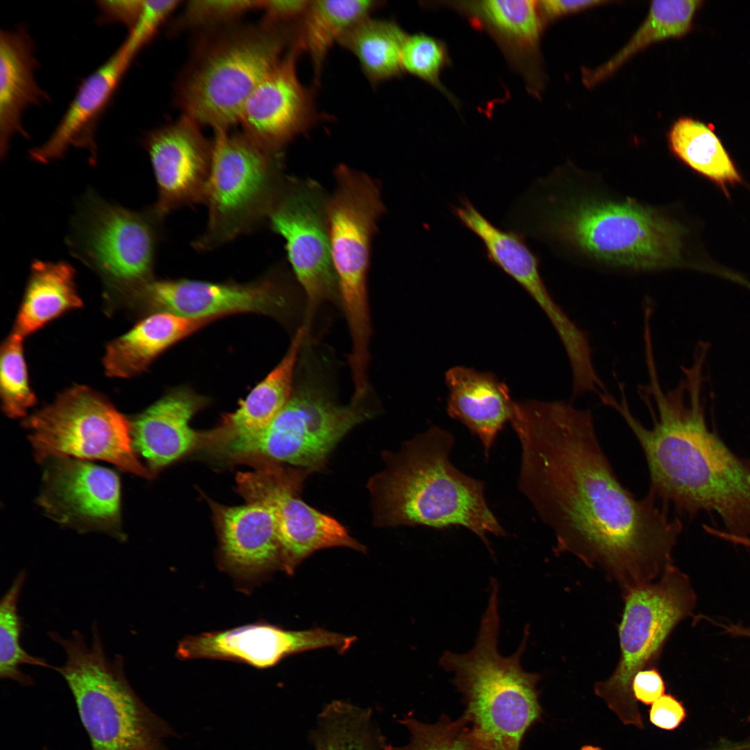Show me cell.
<instances>
[{"instance_id":"ab89813d","label":"cell","mask_w":750,"mask_h":750,"mask_svg":"<svg viewBox=\"0 0 750 750\" xmlns=\"http://www.w3.org/2000/svg\"><path fill=\"white\" fill-rule=\"evenodd\" d=\"M309 3L308 0H262L260 10L264 15L261 21L271 25L297 24Z\"/></svg>"},{"instance_id":"836d02e7","label":"cell","mask_w":750,"mask_h":750,"mask_svg":"<svg viewBox=\"0 0 750 750\" xmlns=\"http://www.w3.org/2000/svg\"><path fill=\"white\" fill-rule=\"evenodd\" d=\"M310 740L315 750H392L371 709L341 700L323 707Z\"/></svg>"},{"instance_id":"f546056e","label":"cell","mask_w":750,"mask_h":750,"mask_svg":"<svg viewBox=\"0 0 750 750\" xmlns=\"http://www.w3.org/2000/svg\"><path fill=\"white\" fill-rule=\"evenodd\" d=\"M381 3L369 0L310 1L297 24L296 40L310 58L316 86L331 47Z\"/></svg>"},{"instance_id":"83f0119b","label":"cell","mask_w":750,"mask_h":750,"mask_svg":"<svg viewBox=\"0 0 750 750\" xmlns=\"http://www.w3.org/2000/svg\"><path fill=\"white\" fill-rule=\"evenodd\" d=\"M215 319L154 313L108 347L103 360L106 372L119 378L137 374L170 346Z\"/></svg>"},{"instance_id":"277c9868","label":"cell","mask_w":750,"mask_h":750,"mask_svg":"<svg viewBox=\"0 0 750 750\" xmlns=\"http://www.w3.org/2000/svg\"><path fill=\"white\" fill-rule=\"evenodd\" d=\"M499 583L491 578L486 608L477 637L466 653L445 651L440 666L453 674L462 695V714L486 750H520L527 731L542 717L538 683L540 673L522 667V658L529 638V626L517 649L508 656L498 649L500 628Z\"/></svg>"},{"instance_id":"1f68e13d","label":"cell","mask_w":750,"mask_h":750,"mask_svg":"<svg viewBox=\"0 0 750 750\" xmlns=\"http://www.w3.org/2000/svg\"><path fill=\"white\" fill-rule=\"evenodd\" d=\"M701 1L662 0L651 2L648 14L628 42L615 55L594 69H583L582 80L588 88L608 78L627 60L651 44L683 36L690 29Z\"/></svg>"},{"instance_id":"b9f144b4","label":"cell","mask_w":750,"mask_h":750,"mask_svg":"<svg viewBox=\"0 0 750 750\" xmlns=\"http://www.w3.org/2000/svg\"><path fill=\"white\" fill-rule=\"evenodd\" d=\"M649 717V721L655 726L672 731L685 720L686 710L683 703L675 697L665 694L651 705Z\"/></svg>"},{"instance_id":"f6af8a7d","label":"cell","mask_w":750,"mask_h":750,"mask_svg":"<svg viewBox=\"0 0 750 750\" xmlns=\"http://www.w3.org/2000/svg\"><path fill=\"white\" fill-rule=\"evenodd\" d=\"M731 633L735 637L750 638V626H744L740 623L734 624L731 628ZM749 717L750 719V715Z\"/></svg>"},{"instance_id":"7a4b0ae2","label":"cell","mask_w":750,"mask_h":750,"mask_svg":"<svg viewBox=\"0 0 750 750\" xmlns=\"http://www.w3.org/2000/svg\"><path fill=\"white\" fill-rule=\"evenodd\" d=\"M705 364L694 358L668 391L660 384L656 365L647 367L648 382L638 391L651 414V428L632 414L625 391L619 398L610 396L605 405L619 414L638 440L648 465L649 494L690 517L715 512L729 535L747 538L750 467L707 426L701 400Z\"/></svg>"},{"instance_id":"f35d334b","label":"cell","mask_w":750,"mask_h":750,"mask_svg":"<svg viewBox=\"0 0 750 750\" xmlns=\"http://www.w3.org/2000/svg\"><path fill=\"white\" fill-rule=\"evenodd\" d=\"M444 44L424 33L407 34L403 44L401 62L406 72L445 93L440 75L448 62Z\"/></svg>"},{"instance_id":"ffe728a7","label":"cell","mask_w":750,"mask_h":750,"mask_svg":"<svg viewBox=\"0 0 750 750\" xmlns=\"http://www.w3.org/2000/svg\"><path fill=\"white\" fill-rule=\"evenodd\" d=\"M355 636L322 628L289 631L263 622L190 635L178 643L181 659L208 658L243 662L258 669L276 665L294 653L324 647L340 653L350 648Z\"/></svg>"},{"instance_id":"8d00e7d4","label":"cell","mask_w":750,"mask_h":750,"mask_svg":"<svg viewBox=\"0 0 750 750\" xmlns=\"http://www.w3.org/2000/svg\"><path fill=\"white\" fill-rule=\"evenodd\" d=\"M22 340L13 332L1 349V398L3 410L10 417H23L35 401L28 384Z\"/></svg>"},{"instance_id":"7bdbcfd3","label":"cell","mask_w":750,"mask_h":750,"mask_svg":"<svg viewBox=\"0 0 750 750\" xmlns=\"http://www.w3.org/2000/svg\"><path fill=\"white\" fill-rule=\"evenodd\" d=\"M666 685L657 667L638 672L632 681V692L636 700L645 705H652L665 694Z\"/></svg>"},{"instance_id":"6da1fadb","label":"cell","mask_w":750,"mask_h":750,"mask_svg":"<svg viewBox=\"0 0 750 750\" xmlns=\"http://www.w3.org/2000/svg\"><path fill=\"white\" fill-rule=\"evenodd\" d=\"M510 424L521 460L517 485L567 553L615 583L622 595L674 565L683 525L651 494L621 484L588 409L560 401H517Z\"/></svg>"},{"instance_id":"d6986e66","label":"cell","mask_w":750,"mask_h":750,"mask_svg":"<svg viewBox=\"0 0 750 750\" xmlns=\"http://www.w3.org/2000/svg\"><path fill=\"white\" fill-rule=\"evenodd\" d=\"M120 484L112 471L56 458L47 469L39 503L54 520L81 531L119 535Z\"/></svg>"},{"instance_id":"30bf717a","label":"cell","mask_w":750,"mask_h":750,"mask_svg":"<svg viewBox=\"0 0 750 750\" xmlns=\"http://www.w3.org/2000/svg\"><path fill=\"white\" fill-rule=\"evenodd\" d=\"M617 631L620 656L612 674L594 684V693L625 725L643 729L632 681L640 671L657 667L665 643L680 622L690 616L697 596L688 575L674 565L653 582L622 595Z\"/></svg>"},{"instance_id":"60d3db41","label":"cell","mask_w":750,"mask_h":750,"mask_svg":"<svg viewBox=\"0 0 750 750\" xmlns=\"http://www.w3.org/2000/svg\"><path fill=\"white\" fill-rule=\"evenodd\" d=\"M99 22L121 23L132 30L138 24L143 7V1H97Z\"/></svg>"},{"instance_id":"2e32d148","label":"cell","mask_w":750,"mask_h":750,"mask_svg":"<svg viewBox=\"0 0 750 750\" xmlns=\"http://www.w3.org/2000/svg\"><path fill=\"white\" fill-rule=\"evenodd\" d=\"M149 306L189 318L254 312L283 317L292 306L290 288L278 273L250 283L152 280L135 294Z\"/></svg>"},{"instance_id":"9a60e30c","label":"cell","mask_w":750,"mask_h":750,"mask_svg":"<svg viewBox=\"0 0 750 750\" xmlns=\"http://www.w3.org/2000/svg\"><path fill=\"white\" fill-rule=\"evenodd\" d=\"M253 467V471L238 474L237 490L247 502L260 503L272 513L281 546L282 569L287 574H292L303 560L322 549L343 547L366 551L336 519L299 498L306 471L290 470L271 462Z\"/></svg>"},{"instance_id":"f1b7e54d","label":"cell","mask_w":750,"mask_h":750,"mask_svg":"<svg viewBox=\"0 0 750 750\" xmlns=\"http://www.w3.org/2000/svg\"><path fill=\"white\" fill-rule=\"evenodd\" d=\"M82 304L76 288L75 271L70 264L35 260L14 332L22 337L29 335Z\"/></svg>"},{"instance_id":"e0dca14e","label":"cell","mask_w":750,"mask_h":750,"mask_svg":"<svg viewBox=\"0 0 750 750\" xmlns=\"http://www.w3.org/2000/svg\"><path fill=\"white\" fill-rule=\"evenodd\" d=\"M141 144L149 157L158 189L153 211L161 219L178 208L206 201L212 141L200 125L183 115L144 134Z\"/></svg>"},{"instance_id":"52a82bcc","label":"cell","mask_w":750,"mask_h":750,"mask_svg":"<svg viewBox=\"0 0 750 750\" xmlns=\"http://www.w3.org/2000/svg\"><path fill=\"white\" fill-rule=\"evenodd\" d=\"M543 211L544 234L600 262L639 271L684 265L686 228L632 199H587Z\"/></svg>"},{"instance_id":"603a6c76","label":"cell","mask_w":750,"mask_h":750,"mask_svg":"<svg viewBox=\"0 0 750 750\" xmlns=\"http://www.w3.org/2000/svg\"><path fill=\"white\" fill-rule=\"evenodd\" d=\"M472 24L487 31L499 44L528 88L540 85L539 45L544 20L538 1L487 0L449 2Z\"/></svg>"},{"instance_id":"5b68a950","label":"cell","mask_w":750,"mask_h":750,"mask_svg":"<svg viewBox=\"0 0 750 750\" xmlns=\"http://www.w3.org/2000/svg\"><path fill=\"white\" fill-rule=\"evenodd\" d=\"M295 40V25L262 21L203 32L177 83L176 101L183 115L200 126L228 131Z\"/></svg>"},{"instance_id":"484cf974","label":"cell","mask_w":750,"mask_h":750,"mask_svg":"<svg viewBox=\"0 0 750 750\" xmlns=\"http://www.w3.org/2000/svg\"><path fill=\"white\" fill-rule=\"evenodd\" d=\"M306 336L303 326L298 328L278 365L250 392L235 412L223 416L216 428L203 433V447L216 452L228 442L257 434L270 424L292 395L295 368Z\"/></svg>"},{"instance_id":"4316f807","label":"cell","mask_w":750,"mask_h":750,"mask_svg":"<svg viewBox=\"0 0 750 750\" xmlns=\"http://www.w3.org/2000/svg\"><path fill=\"white\" fill-rule=\"evenodd\" d=\"M38 66L33 40L19 26L0 32V157L4 159L16 135L28 138L22 117L29 107L49 100L35 77Z\"/></svg>"},{"instance_id":"e575fe53","label":"cell","mask_w":750,"mask_h":750,"mask_svg":"<svg viewBox=\"0 0 750 750\" xmlns=\"http://www.w3.org/2000/svg\"><path fill=\"white\" fill-rule=\"evenodd\" d=\"M26 579V572L17 574L0 603V677L17 682L23 686L33 684L31 676L19 668L22 665L53 669L47 661L27 653L22 647V623L18 613V601Z\"/></svg>"},{"instance_id":"8fae6325","label":"cell","mask_w":750,"mask_h":750,"mask_svg":"<svg viewBox=\"0 0 750 750\" xmlns=\"http://www.w3.org/2000/svg\"><path fill=\"white\" fill-rule=\"evenodd\" d=\"M335 178V190L327 204L331 256L351 354L365 359L372 335L367 293L371 244L384 205L378 185L365 173L341 165Z\"/></svg>"},{"instance_id":"d6a6232c","label":"cell","mask_w":750,"mask_h":750,"mask_svg":"<svg viewBox=\"0 0 750 750\" xmlns=\"http://www.w3.org/2000/svg\"><path fill=\"white\" fill-rule=\"evenodd\" d=\"M407 35L394 21L368 17L354 26L339 44L352 53L372 85L403 72L401 53Z\"/></svg>"},{"instance_id":"bcb514c9","label":"cell","mask_w":750,"mask_h":750,"mask_svg":"<svg viewBox=\"0 0 750 750\" xmlns=\"http://www.w3.org/2000/svg\"><path fill=\"white\" fill-rule=\"evenodd\" d=\"M749 748H750V744H745V745H737V746H731V747L727 746V747H720V748L711 749V750H748Z\"/></svg>"},{"instance_id":"7c38bea8","label":"cell","mask_w":750,"mask_h":750,"mask_svg":"<svg viewBox=\"0 0 750 750\" xmlns=\"http://www.w3.org/2000/svg\"><path fill=\"white\" fill-rule=\"evenodd\" d=\"M161 219L151 207L131 210L90 190L72 218L67 244L110 287L135 294L153 280Z\"/></svg>"},{"instance_id":"d4e9b609","label":"cell","mask_w":750,"mask_h":750,"mask_svg":"<svg viewBox=\"0 0 750 750\" xmlns=\"http://www.w3.org/2000/svg\"><path fill=\"white\" fill-rule=\"evenodd\" d=\"M445 383L447 413L480 440L488 458L498 434L512 416L515 401L508 386L492 373L465 366L450 368Z\"/></svg>"},{"instance_id":"9c48e42d","label":"cell","mask_w":750,"mask_h":750,"mask_svg":"<svg viewBox=\"0 0 750 750\" xmlns=\"http://www.w3.org/2000/svg\"><path fill=\"white\" fill-rule=\"evenodd\" d=\"M205 203L204 231L195 250L210 251L267 221L288 177L282 153L269 151L243 132L215 131Z\"/></svg>"},{"instance_id":"7dc6e473","label":"cell","mask_w":750,"mask_h":750,"mask_svg":"<svg viewBox=\"0 0 750 750\" xmlns=\"http://www.w3.org/2000/svg\"><path fill=\"white\" fill-rule=\"evenodd\" d=\"M747 462H748V464H749V465L750 467V461H747Z\"/></svg>"},{"instance_id":"44dd1931","label":"cell","mask_w":750,"mask_h":750,"mask_svg":"<svg viewBox=\"0 0 750 750\" xmlns=\"http://www.w3.org/2000/svg\"><path fill=\"white\" fill-rule=\"evenodd\" d=\"M145 45L138 34L128 33L117 49L81 83L49 138L28 151L31 160L47 164L62 158L74 147L87 150L90 163L95 164V135L100 119L131 63Z\"/></svg>"},{"instance_id":"ee69618b","label":"cell","mask_w":750,"mask_h":750,"mask_svg":"<svg viewBox=\"0 0 750 750\" xmlns=\"http://www.w3.org/2000/svg\"><path fill=\"white\" fill-rule=\"evenodd\" d=\"M608 3L610 2L597 0H544L538 1V5L544 22H547Z\"/></svg>"},{"instance_id":"5bb4252c","label":"cell","mask_w":750,"mask_h":750,"mask_svg":"<svg viewBox=\"0 0 750 750\" xmlns=\"http://www.w3.org/2000/svg\"><path fill=\"white\" fill-rule=\"evenodd\" d=\"M328 196L315 181L287 178L267 222L285 242L288 260L306 296L308 331L319 307L339 299L333 263L327 204Z\"/></svg>"},{"instance_id":"3957f363","label":"cell","mask_w":750,"mask_h":750,"mask_svg":"<svg viewBox=\"0 0 750 750\" xmlns=\"http://www.w3.org/2000/svg\"><path fill=\"white\" fill-rule=\"evenodd\" d=\"M454 443L450 432L432 426L398 451L385 454V468L367 485L374 522L380 527L462 526L476 535L492 554L487 534L506 533L487 504L485 484L451 461Z\"/></svg>"},{"instance_id":"cb8c5ba5","label":"cell","mask_w":750,"mask_h":750,"mask_svg":"<svg viewBox=\"0 0 750 750\" xmlns=\"http://www.w3.org/2000/svg\"><path fill=\"white\" fill-rule=\"evenodd\" d=\"M204 404L205 400L192 391L176 390L131 423L133 445L153 472L203 447V433L192 429L190 422Z\"/></svg>"},{"instance_id":"4dcf8cb0","label":"cell","mask_w":750,"mask_h":750,"mask_svg":"<svg viewBox=\"0 0 750 750\" xmlns=\"http://www.w3.org/2000/svg\"><path fill=\"white\" fill-rule=\"evenodd\" d=\"M673 154L729 197V188L744 183L730 155L712 128L690 117L678 119L668 133Z\"/></svg>"},{"instance_id":"4fadbf2b","label":"cell","mask_w":750,"mask_h":750,"mask_svg":"<svg viewBox=\"0 0 750 750\" xmlns=\"http://www.w3.org/2000/svg\"><path fill=\"white\" fill-rule=\"evenodd\" d=\"M24 424L36 458L102 460L151 478L133 447L131 422L103 397L83 386L69 389Z\"/></svg>"},{"instance_id":"ac0fdd59","label":"cell","mask_w":750,"mask_h":750,"mask_svg":"<svg viewBox=\"0 0 750 750\" xmlns=\"http://www.w3.org/2000/svg\"><path fill=\"white\" fill-rule=\"evenodd\" d=\"M302 51L295 41L252 92L240 117L242 132L274 153H282L287 144L321 118L311 90L297 76V62Z\"/></svg>"},{"instance_id":"8992f818","label":"cell","mask_w":750,"mask_h":750,"mask_svg":"<svg viewBox=\"0 0 750 750\" xmlns=\"http://www.w3.org/2000/svg\"><path fill=\"white\" fill-rule=\"evenodd\" d=\"M49 637L65 653L64 664L53 669L72 692L92 750H166L163 740L170 727L132 688L123 657H108L97 622L90 644L79 631L67 638L51 632Z\"/></svg>"},{"instance_id":"74e56055","label":"cell","mask_w":750,"mask_h":750,"mask_svg":"<svg viewBox=\"0 0 750 750\" xmlns=\"http://www.w3.org/2000/svg\"><path fill=\"white\" fill-rule=\"evenodd\" d=\"M262 0H192L185 5L174 24L176 31L206 32L236 22L245 14L260 10Z\"/></svg>"},{"instance_id":"ba28073f","label":"cell","mask_w":750,"mask_h":750,"mask_svg":"<svg viewBox=\"0 0 750 750\" xmlns=\"http://www.w3.org/2000/svg\"><path fill=\"white\" fill-rule=\"evenodd\" d=\"M306 347L303 373L281 412L261 432L234 440L217 453L233 461L283 462L311 471L323 466L348 432L372 417L364 400L342 405L334 399Z\"/></svg>"},{"instance_id":"d590c367","label":"cell","mask_w":750,"mask_h":750,"mask_svg":"<svg viewBox=\"0 0 750 750\" xmlns=\"http://www.w3.org/2000/svg\"><path fill=\"white\" fill-rule=\"evenodd\" d=\"M408 731L407 744L397 750H486L462 715L456 720L442 713L433 724L410 716L399 720Z\"/></svg>"},{"instance_id":"7402d4cb","label":"cell","mask_w":750,"mask_h":750,"mask_svg":"<svg viewBox=\"0 0 750 750\" xmlns=\"http://www.w3.org/2000/svg\"><path fill=\"white\" fill-rule=\"evenodd\" d=\"M219 536L221 567L240 583H254L282 569L272 513L258 503L226 506L209 501Z\"/></svg>"}]
</instances>
